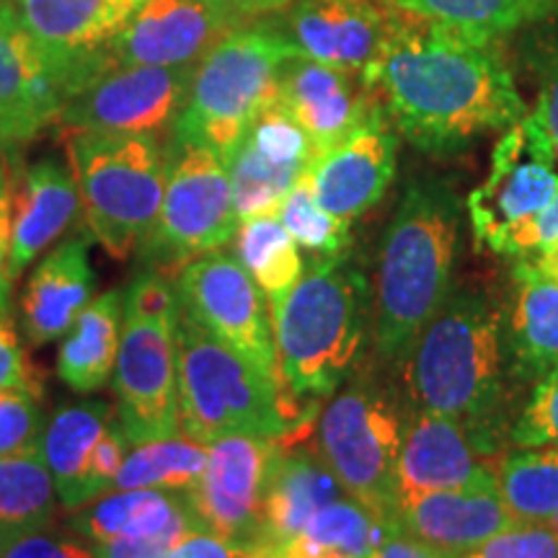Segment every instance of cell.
I'll list each match as a JSON object with an SVG mask.
<instances>
[{"label":"cell","instance_id":"cell-1","mask_svg":"<svg viewBox=\"0 0 558 558\" xmlns=\"http://www.w3.org/2000/svg\"><path fill=\"white\" fill-rule=\"evenodd\" d=\"M390 124L432 156H452L525 117L494 39L393 9V26L362 75Z\"/></svg>","mask_w":558,"mask_h":558},{"label":"cell","instance_id":"cell-2","mask_svg":"<svg viewBox=\"0 0 558 558\" xmlns=\"http://www.w3.org/2000/svg\"><path fill=\"white\" fill-rule=\"evenodd\" d=\"M463 207L439 179L411 181L383 235L375 271V347L403 360L450 295Z\"/></svg>","mask_w":558,"mask_h":558},{"label":"cell","instance_id":"cell-3","mask_svg":"<svg viewBox=\"0 0 558 558\" xmlns=\"http://www.w3.org/2000/svg\"><path fill=\"white\" fill-rule=\"evenodd\" d=\"M507 373L501 311L481 288L450 292L407 354L416 411L452 416L473 432L499 407Z\"/></svg>","mask_w":558,"mask_h":558},{"label":"cell","instance_id":"cell-4","mask_svg":"<svg viewBox=\"0 0 558 558\" xmlns=\"http://www.w3.org/2000/svg\"><path fill=\"white\" fill-rule=\"evenodd\" d=\"M373 308L360 269L318 259L288 295L271 303L279 375L290 399H326L357 367Z\"/></svg>","mask_w":558,"mask_h":558},{"label":"cell","instance_id":"cell-5","mask_svg":"<svg viewBox=\"0 0 558 558\" xmlns=\"http://www.w3.org/2000/svg\"><path fill=\"white\" fill-rule=\"evenodd\" d=\"M179 424L186 437L213 445L230 435L290 439L305 418L288 393L179 305Z\"/></svg>","mask_w":558,"mask_h":558},{"label":"cell","instance_id":"cell-6","mask_svg":"<svg viewBox=\"0 0 558 558\" xmlns=\"http://www.w3.org/2000/svg\"><path fill=\"white\" fill-rule=\"evenodd\" d=\"M300 54L275 24L235 26L199 60L171 135L233 158L251 124L277 101L279 68Z\"/></svg>","mask_w":558,"mask_h":558},{"label":"cell","instance_id":"cell-7","mask_svg":"<svg viewBox=\"0 0 558 558\" xmlns=\"http://www.w3.org/2000/svg\"><path fill=\"white\" fill-rule=\"evenodd\" d=\"M65 148L90 235L111 259H128L163 202L166 150L158 135L65 128Z\"/></svg>","mask_w":558,"mask_h":558},{"label":"cell","instance_id":"cell-8","mask_svg":"<svg viewBox=\"0 0 558 558\" xmlns=\"http://www.w3.org/2000/svg\"><path fill=\"white\" fill-rule=\"evenodd\" d=\"M177 284L145 269L122 290V339L111 386L130 445L179 432Z\"/></svg>","mask_w":558,"mask_h":558},{"label":"cell","instance_id":"cell-9","mask_svg":"<svg viewBox=\"0 0 558 558\" xmlns=\"http://www.w3.org/2000/svg\"><path fill=\"white\" fill-rule=\"evenodd\" d=\"M166 190L158 218L137 243L148 269L179 271L235 239L233 186L226 160L207 145L173 137L166 145Z\"/></svg>","mask_w":558,"mask_h":558},{"label":"cell","instance_id":"cell-10","mask_svg":"<svg viewBox=\"0 0 558 558\" xmlns=\"http://www.w3.org/2000/svg\"><path fill=\"white\" fill-rule=\"evenodd\" d=\"M403 422L380 388L352 386L320 414L318 448L333 476L369 512L396 520V463Z\"/></svg>","mask_w":558,"mask_h":558},{"label":"cell","instance_id":"cell-11","mask_svg":"<svg viewBox=\"0 0 558 558\" xmlns=\"http://www.w3.org/2000/svg\"><path fill=\"white\" fill-rule=\"evenodd\" d=\"M556 150L538 111L507 128L486 179L465 199L473 235L497 254L512 230L538 218L558 190Z\"/></svg>","mask_w":558,"mask_h":558},{"label":"cell","instance_id":"cell-12","mask_svg":"<svg viewBox=\"0 0 558 558\" xmlns=\"http://www.w3.org/2000/svg\"><path fill=\"white\" fill-rule=\"evenodd\" d=\"M173 284L181 308L284 390L267 300L239 259L213 251L184 264Z\"/></svg>","mask_w":558,"mask_h":558},{"label":"cell","instance_id":"cell-13","mask_svg":"<svg viewBox=\"0 0 558 558\" xmlns=\"http://www.w3.org/2000/svg\"><path fill=\"white\" fill-rule=\"evenodd\" d=\"M282 439L230 435L209 445L205 471L186 488L194 518L205 533L256 546L262 533L264 497Z\"/></svg>","mask_w":558,"mask_h":558},{"label":"cell","instance_id":"cell-14","mask_svg":"<svg viewBox=\"0 0 558 558\" xmlns=\"http://www.w3.org/2000/svg\"><path fill=\"white\" fill-rule=\"evenodd\" d=\"M197 68H114L70 96L58 122L68 130L158 132L171 130Z\"/></svg>","mask_w":558,"mask_h":558},{"label":"cell","instance_id":"cell-15","mask_svg":"<svg viewBox=\"0 0 558 558\" xmlns=\"http://www.w3.org/2000/svg\"><path fill=\"white\" fill-rule=\"evenodd\" d=\"M243 26L215 0H145L104 47L109 68H197L218 41Z\"/></svg>","mask_w":558,"mask_h":558},{"label":"cell","instance_id":"cell-16","mask_svg":"<svg viewBox=\"0 0 558 558\" xmlns=\"http://www.w3.org/2000/svg\"><path fill=\"white\" fill-rule=\"evenodd\" d=\"M399 140L388 114L375 104L373 114L329 150L318 153L305 171L318 205L352 226L388 192L396 177Z\"/></svg>","mask_w":558,"mask_h":558},{"label":"cell","instance_id":"cell-17","mask_svg":"<svg viewBox=\"0 0 558 558\" xmlns=\"http://www.w3.org/2000/svg\"><path fill=\"white\" fill-rule=\"evenodd\" d=\"M303 58L365 75L393 26L383 0H292L275 24Z\"/></svg>","mask_w":558,"mask_h":558},{"label":"cell","instance_id":"cell-18","mask_svg":"<svg viewBox=\"0 0 558 558\" xmlns=\"http://www.w3.org/2000/svg\"><path fill=\"white\" fill-rule=\"evenodd\" d=\"M478 486H497V473L481 456L476 432L452 416L416 411L396 463V509L422 494Z\"/></svg>","mask_w":558,"mask_h":558},{"label":"cell","instance_id":"cell-19","mask_svg":"<svg viewBox=\"0 0 558 558\" xmlns=\"http://www.w3.org/2000/svg\"><path fill=\"white\" fill-rule=\"evenodd\" d=\"M29 37L50 58L75 68L83 88L107 73L104 47L120 34L145 0H11Z\"/></svg>","mask_w":558,"mask_h":558},{"label":"cell","instance_id":"cell-20","mask_svg":"<svg viewBox=\"0 0 558 558\" xmlns=\"http://www.w3.org/2000/svg\"><path fill=\"white\" fill-rule=\"evenodd\" d=\"M277 104L303 128L318 156L357 130L378 99L362 75L295 54L279 68Z\"/></svg>","mask_w":558,"mask_h":558},{"label":"cell","instance_id":"cell-21","mask_svg":"<svg viewBox=\"0 0 558 558\" xmlns=\"http://www.w3.org/2000/svg\"><path fill=\"white\" fill-rule=\"evenodd\" d=\"M83 88L75 68L50 58L21 26L11 0L0 5V111L39 132Z\"/></svg>","mask_w":558,"mask_h":558},{"label":"cell","instance_id":"cell-22","mask_svg":"<svg viewBox=\"0 0 558 558\" xmlns=\"http://www.w3.org/2000/svg\"><path fill=\"white\" fill-rule=\"evenodd\" d=\"M396 520L409 535L452 558L469 556L481 543L518 525L497 486L422 494L401 501Z\"/></svg>","mask_w":558,"mask_h":558},{"label":"cell","instance_id":"cell-23","mask_svg":"<svg viewBox=\"0 0 558 558\" xmlns=\"http://www.w3.org/2000/svg\"><path fill=\"white\" fill-rule=\"evenodd\" d=\"M81 213L73 171L52 156L34 160L13 186L11 254L5 277L11 282L21 277V271L78 222Z\"/></svg>","mask_w":558,"mask_h":558},{"label":"cell","instance_id":"cell-24","mask_svg":"<svg viewBox=\"0 0 558 558\" xmlns=\"http://www.w3.org/2000/svg\"><path fill=\"white\" fill-rule=\"evenodd\" d=\"M90 239L75 235L41 256L21 295V326L32 347L65 337L90 303L96 275L90 267Z\"/></svg>","mask_w":558,"mask_h":558},{"label":"cell","instance_id":"cell-25","mask_svg":"<svg viewBox=\"0 0 558 558\" xmlns=\"http://www.w3.org/2000/svg\"><path fill=\"white\" fill-rule=\"evenodd\" d=\"M501 326L509 375L530 383L550 373L558 365V279L518 259Z\"/></svg>","mask_w":558,"mask_h":558},{"label":"cell","instance_id":"cell-26","mask_svg":"<svg viewBox=\"0 0 558 558\" xmlns=\"http://www.w3.org/2000/svg\"><path fill=\"white\" fill-rule=\"evenodd\" d=\"M344 488L326 460L311 450H279L264 497L262 533L256 546L288 543L318 509L344 497Z\"/></svg>","mask_w":558,"mask_h":558},{"label":"cell","instance_id":"cell-27","mask_svg":"<svg viewBox=\"0 0 558 558\" xmlns=\"http://www.w3.org/2000/svg\"><path fill=\"white\" fill-rule=\"evenodd\" d=\"M114 416L117 411L107 401H78L60 407L45 424L39 450L52 473L62 507L81 509L88 505V465Z\"/></svg>","mask_w":558,"mask_h":558},{"label":"cell","instance_id":"cell-28","mask_svg":"<svg viewBox=\"0 0 558 558\" xmlns=\"http://www.w3.org/2000/svg\"><path fill=\"white\" fill-rule=\"evenodd\" d=\"M393 527L399 520H386L357 499L341 497L318 509L292 541L254 548L256 558H369Z\"/></svg>","mask_w":558,"mask_h":558},{"label":"cell","instance_id":"cell-29","mask_svg":"<svg viewBox=\"0 0 558 558\" xmlns=\"http://www.w3.org/2000/svg\"><path fill=\"white\" fill-rule=\"evenodd\" d=\"M122 290L90 300L70 326L58 354V375L75 393H94L111 380L120 354Z\"/></svg>","mask_w":558,"mask_h":558},{"label":"cell","instance_id":"cell-30","mask_svg":"<svg viewBox=\"0 0 558 558\" xmlns=\"http://www.w3.org/2000/svg\"><path fill=\"white\" fill-rule=\"evenodd\" d=\"M190 512L184 492L169 488H117V494L81 507L70 527L88 543H104L132 535H150Z\"/></svg>","mask_w":558,"mask_h":558},{"label":"cell","instance_id":"cell-31","mask_svg":"<svg viewBox=\"0 0 558 558\" xmlns=\"http://www.w3.org/2000/svg\"><path fill=\"white\" fill-rule=\"evenodd\" d=\"M54 481L41 450L0 458V546L52 525Z\"/></svg>","mask_w":558,"mask_h":558},{"label":"cell","instance_id":"cell-32","mask_svg":"<svg viewBox=\"0 0 558 558\" xmlns=\"http://www.w3.org/2000/svg\"><path fill=\"white\" fill-rule=\"evenodd\" d=\"M388 5L488 39L558 13V0H388Z\"/></svg>","mask_w":558,"mask_h":558},{"label":"cell","instance_id":"cell-33","mask_svg":"<svg viewBox=\"0 0 558 558\" xmlns=\"http://www.w3.org/2000/svg\"><path fill=\"white\" fill-rule=\"evenodd\" d=\"M235 254L271 303L288 295L305 275L298 243L277 215L243 220L235 230Z\"/></svg>","mask_w":558,"mask_h":558},{"label":"cell","instance_id":"cell-34","mask_svg":"<svg viewBox=\"0 0 558 558\" xmlns=\"http://www.w3.org/2000/svg\"><path fill=\"white\" fill-rule=\"evenodd\" d=\"M497 488L518 522H546L558 509V445L509 452L497 469Z\"/></svg>","mask_w":558,"mask_h":558},{"label":"cell","instance_id":"cell-35","mask_svg":"<svg viewBox=\"0 0 558 558\" xmlns=\"http://www.w3.org/2000/svg\"><path fill=\"white\" fill-rule=\"evenodd\" d=\"M209 445L186 437H166L135 445L117 473L114 488H169L186 492L197 484L207 463Z\"/></svg>","mask_w":558,"mask_h":558},{"label":"cell","instance_id":"cell-36","mask_svg":"<svg viewBox=\"0 0 558 558\" xmlns=\"http://www.w3.org/2000/svg\"><path fill=\"white\" fill-rule=\"evenodd\" d=\"M228 173L230 186H233L235 215L243 222L262 218V215H277V207L282 205V199L288 197L305 169L277 163L243 137L239 150L228 160Z\"/></svg>","mask_w":558,"mask_h":558},{"label":"cell","instance_id":"cell-37","mask_svg":"<svg viewBox=\"0 0 558 558\" xmlns=\"http://www.w3.org/2000/svg\"><path fill=\"white\" fill-rule=\"evenodd\" d=\"M277 218L288 228L298 246L313 251L318 259H337L349 246V222L333 218L318 205L305 173L277 207Z\"/></svg>","mask_w":558,"mask_h":558},{"label":"cell","instance_id":"cell-38","mask_svg":"<svg viewBox=\"0 0 558 558\" xmlns=\"http://www.w3.org/2000/svg\"><path fill=\"white\" fill-rule=\"evenodd\" d=\"M246 140L256 145L264 156L284 166H298V169L308 171L313 158H316L311 137L277 101L256 117V122L246 132Z\"/></svg>","mask_w":558,"mask_h":558},{"label":"cell","instance_id":"cell-39","mask_svg":"<svg viewBox=\"0 0 558 558\" xmlns=\"http://www.w3.org/2000/svg\"><path fill=\"white\" fill-rule=\"evenodd\" d=\"M39 393L29 388L0 390V458L37 452L45 435Z\"/></svg>","mask_w":558,"mask_h":558},{"label":"cell","instance_id":"cell-40","mask_svg":"<svg viewBox=\"0 0 558 558\" xmlns=\"http://www.w3.org/2000/svg\"><path fill=\"white\" fill-rule=\"evenodd\" d=\"M512 442L518 448L558 445V365L535 380L533 393L512 427Z\"/></svg>","mask_w":558,"mask_h":558},{"label":"cell","instance_id":"cell-41","mask_svg":"<svg viewBox=\"0 0 558 558\" xmlns=\"http://www.w3.org/2000/svg\"><path fill=\"white\" fill-rule=\"evenodd\" d=\"M463 558H558V535L546 522H518Z\"/></svg>","mask_w":558,"mask_h":558},{"label":"cell","instance_id":"cell-42","mask_svg":"<svg viewBox=\"0 0 558 558\" xmlns=\"http://www.w3.org/2000/svg\"><path fill=\"white\" fill-rule=\"evenodd\" d=\"M199 522L194 518L192 507L171 525L150 535H132V538H114L104 543H90L96 558H163L171 548H177L190 533H197Z\"/></svg>","mask_w":558,"mask_h":558},{"label":"cell","instance_id":"cell-43","mask_svg":"<svg viewBox=\"0 0 558 558\" xmlns=\"http://www.w3.org/2000/svg\"><path fill=\"white\" fill-rule=\"evenodd\" d=\"M11 282L0 284V390L5 388H29L39 393V380L34 375L29 354L21 344L16 320L9 308Z\"/></svg>","mask_w":558,"mask_h":558},{"label":"cell","instance_id":"cell-44","mask_svg":"<svg viewBox=\"0 0 558 558\" xmlns=\"http://www.w3.org/2000/svg\"><path fill=\"white\" fill-rule=\"evenodd\" d=\"M558 246V190L550 199V205L543 209L538 218H533L525 226L507 235L497 254L507 259H530L541 251Z\"/></svg>","mask_w":558,"mask_h":558},{"label":"cell","instance_id":"cell-45","mask_svg":"<svg viewBox=\"0 0 558 558\" xmlns=\"http://www.w3.org/2000/svg\"><path fill=\"white\" fill-rule=\"evenodd\" d=\"M0 558H96L90 546L81 541L52 535L45 530L21 535V538L0 546Z\"/></svg>","mask_w":558,"mask_h":558},{"label":"cell","instance_id":"cell-46","mask_svg":"<svg viewBox=\"0 0 558 558\" xmlns=\"http://www.w3.org/2000/svg\"><path fill=\"white\" fill-rule=\"evenodd\" d=\"M163 558H254V546H241V543L222 541L218 535L197 530V533L186 535Z\"/></svg>","mask_w":558,"mask_h":558},{"label":"cell","instance_id":"cell-47","mask_svg":"<svg viewBox=\"0 0 558 558\" xmlns=\"http://www.w3.org/2000/svg\"><path fill=\"white\" fill-rule=\"evenodd\" d=\"M369 558H452V556L427 546L424 541H418V538H414V535H409L407 530L393 527L386 535V538H383V543L378 548H375V554Z\"/></svg>","mask_w":558,"mask_h":558},{"label":"cell","instance_id":"cell-48","mask_svg":"<svg viewBox=\"0 0 558 558\" xmlns=\"http://www.w3.org/2000/svg\"><path fill=\"white\" fill-rule=\"evenodd\" d=\"M11 228H13V181H11L9 166L0 160V284L11 282V279L5 277V267H9V254H11Z\"/></svg>","mask_w":558,"mask_h":558},{"label":"cell","instance_id":"cell-49","mask_svg":"<svg viewBox=\"0 0 558 558\" xmlns=\"http://www.w3.org/2000/svg\"><path fill=\"white\" fill-rule=\"evenodd\" d=\"M543 124H546L550 143H554L556 158H558V58L554 60V65L548 68L546 81H543L541 88V99H538V109Z\"/></svg>","mask_w":558,"mask_h":558},{"label":"cell","instance_id":"cell-50","mask_svg":"<svg viewBox=\"0 0 558 558\" xmlns=\"http://www.w3.org/2000/svg\"><path fill=\"white\" fill-rule=\"evenodd\" d=\"M222 11H228L239 24L243 21H254L271 13H282L292 0H215Z\"/></svg>","mask_w":558,"mask_h":558},{"label":"cell","instance_id":"cell-51","mask_svg":"<svg viewBox=\"0 0 558 558\" xmlns=\"http://www.w3.org/2000/svg\"><path fill=\"white\" fill-rule=\"evenodd\" d=\"M34 135H37V132L26 128L24 122L13 120V117L0 111V156H3L5 150H11V148H16V145L26 143V140H32Z\"/></svg>","mask_w":558,"mask_h":558},{"label":"cell","instance_id":"cell-52","mask_svg":"<svg viewBox=\"0 0 558 558\" xmlns=\"http://www.w3.org/2000/svg\"><path fill=\"white\" fill-rule=\"evenodd\" d=\"M546 525H548L550 530H554V533L558 535V509H556V512H554V514H550V518L546 520Z\"/></svg>","mask_w":558,"mask_h":558},{"label":"cell","instance_id":"cell-53","mask_svg":"<svg viewBox=\"0 0 558 558\" xmlns=\"http://www.w3.org/2000/svg\"><path fill=\"white\" fill-rule=\"evenodd\" d=\"M5 3V0H0V5H3Z\"/></svg>","mask_w":558,"mask_h":558},{"label":"cell","instance_id":"cell-54","mask_svg":"<svg viewBox=\"0 0 558 558\" xmlns=\"http://www.w3.org/2000/svg\"><path fill=\"white\" fill-rule=\"evenodd\" d=\"M254 558H256V548H254Z\"/></svg>","mask_w":558,"mask_h":558},{"label":"cell","instance_id":"cell-55","mask_svg":"<svg viewBox=\"0 0 558 558\" xmlns=\"http://www.w3.org/2000/svg\"><path fill=\"white\" fill-rule=\"evenodd\" d=\"M383 3H388V0H383Z\"/></svg>","mask_w":558,"mask_h":558}]
</instances>
